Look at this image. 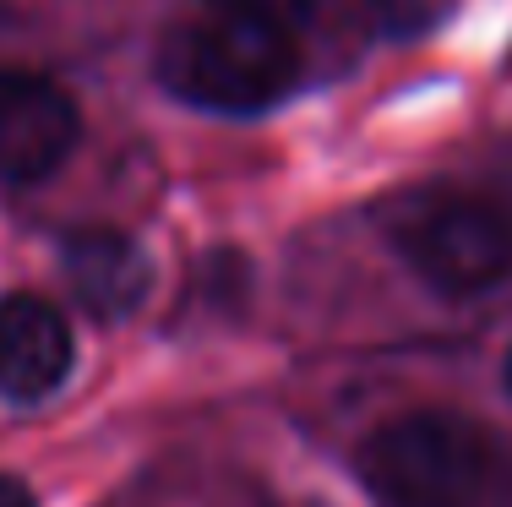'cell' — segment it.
I'll list each match as a JSON object with an SVG mask.
<instances>
[{"label":"cell","instance_id":"ba28073f","mask_svg":"<svg viewBox=\"0 0 512 507\" xmlns=\"http://www.w3.org/2000/svg\"><path fill=\"white\" fill-rule=\"evenodd\" d=\"M0 507H39V502H33V491L22 486V480L0 475Z\"/></svg>","mask_w":512,"mask_h":507},{"label":"cell","instance_id":"7a4b0ae2","mask_svg":"<svg viewBox=\"0 0 512 507\" xmlns=\"http://www.w3.org/2000/svg\"><path fill=\"white\" fill-rule=\"evenodd\" d=\"M158 82L207 115H267L300 88V44L289 28L207 11L158 44Z\"/></svg>","mask_w":512,"mask_h":507},{"label":"cell","instance_id":"8992f818","mask_svg":"<svg viewBox=\"0 0 512 507\" xmlns=\"http://www.w3.org/2000/svg\"><path fill=\"white\" fill-rule=\"evenodd\" d=\"M77 338L44 295H0V398L6 404H39L71 377Z\"/></svg>","mask_w":512,"mask_h":507},{"label":"cell","instance_id":"5b68a950","mask_svg":"<svg viewBox=\"0 0 512 507\" xmlns=\"http://www.w3.org/2000/svg\"><path fill=\"white\" fill-rule=\"evenodd\" d=\"M60 273L93 322H126L153 295V257L142 251L137 235L109 224L71 229L60 246Z\"/></svg>","mask_w":512,"mask_h":507},{"label":"cell","instance_id":"52a82bcc","mask_svg":"<svg viewBox=\"0 0 512 507\" xmlns=\"http://www.w3.org/2000/svg\"><path fill=\"white\" fill-rule=\"evenodd\" d=\"M207 11H224V17H251V22H273V28L295 33L300 22L316 11V0H207Z\"/></svg>","mask_w":512,"mask_h":507},{"label":"cell","instance_id":"6da1fadb","mask_svg":"<svg viewBox=\"0 0 512 507\" xmlns=\"http://www.w3.org/2000/svg\"><path fill=\"white\" fill-rule=\"evenodd\" d=\"M376 507H512V442L458 409H414L355 448Z\"/></svg>","mask_w":512,"mask_h":507},{"label":"cell","instance_id":"3957f363","mask_svg":"<svg viewBox=\"0 0 512 507\" xmlns=\"http://www.w3.org/2000/svg\"><path fill=\"white\" fill-rule=\"evenodd\" d=\"M382 235L436 295H485L512 273V219L458 186H414L382 208Z\"/></svg>","mask_w":512,"mask_h":507},{"label":"cell","instance_id":"277c9868","mask_svg":"<svg viewBox=\"0 0 512 507\" xmlns=\"http://www.w3.org/2000/svg\"><path fill=\"white\" fill-rule=\"evenodd\" d=\"M82 115L44 71L0 66V186H39L71 159Z\"/></svg>","mask_w":512,"mask_h":507},{"label":"cell","instance_id":"9c48e42d","mask_svg":"<svg viewBox=\"0 0 512 507\" xmlns=\"http://www.w3.org/2000/svg\"><path fill=\"white\" fill-rule=\"evenodd\" d=\"M507 393H512V349H507Z\"/></svg>","mask_w":512,"mask_h":507}]
</instances>
